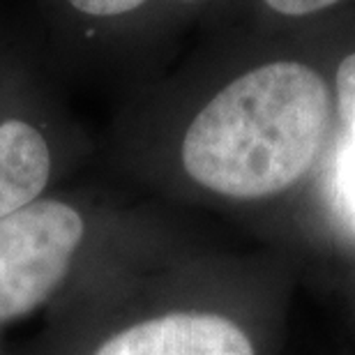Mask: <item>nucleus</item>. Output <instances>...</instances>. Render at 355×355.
I'll use <instances>...</instances> for the list:
<instances>
[{"label": "nucleus", "instance_id": "obj_7", "mask_svg": "<svg viewBox=\"0 0 355 355\" xmlns=\"http://www.w3.org/2000/svg\"><path fill=\"white\" fill-rule=\"evenodd\" d=\"M335 118L342 134H355V17L339 28L332 58Z\"/></svg>", "mask_w": 355, "mask_h": 355}, {"label": "nucleus", "instance_id": "obj_4", "mask_svg": "<svg viewBox=\"0 0 355 355\" xmlns=\"http://www.w3.org/2000/svg\"><path fill=\"white\" fill-rule=\"evenodd\" d=\"M88 233L79 203L44 194L0 219V325L28 316L67 279Z\"/></svg>", "mask_w": 355, "mask_h": 355}, {"label": "nucleus", "instance_id": "obj_6", "mask_svg": "<svg viewBox=\"0 0 355 355\" xmlns=\"http://www.w3.org/2000/svg\"><path fill=\"white\" fill-rule=\"evenodd\" d=\"M355 17V0H222L196 37L212 33L311 35Z\"/></svg>", "mask_w": 355, "mask_h": 355}, {"label": "nucleus", "instance_id": "obj_8", "mask_svg": "<svg viewBox=\"0 0 355 355\" xmlns=\"http://www.w3.org/2000/svg\"><path fill=\"white\" fill-rule=\"evenodd\" d=\"M330 182L339 208L355 222V134H342L330 162Z\"/></svg>", "mask_w": 355, "mask_h": 355}, {"label": "nucleus", "instance_id": "obj_1", "mask_svg": "<svg viewBox=\"0 0 355 355\" xmlns=\"http://www.w3.org/2000/svg\"><path fill=\"white\" fill-rule=\"evenodd\" d=\"M344 24L311 35L196 37L198 51L166 86L184 97L166 148L175 173L236 203L268 201L302 182L337 130L332 58Z\"/></svg>", "mask_w": 355, "mask_h": 355}, {"label": "nucleus", "instance_id": "obj_3", "mask_svg": "<svg viewBox=\"0 0 355 355\" xmlns=\"http://www.w3.org/2000/svg\"><path fill=\"white\" fill-rule=\"evenodd\" d=\"M65 141L35 60L0 44V219L46 194L65 159Z\"/></svg>", "mask_w": 355, "mask_h": 355}, {"label": "nucleus", "instance_id": "obj_2", "mask_svg": "<svg viewBox=\"0 0 355 355\" xmlns=\"http://www.w3.org/2000/svg\"><path fill=\"white\" fill-rule=\"evenodd\" d=\"M222 0H35L46 40L83 62L146 67L198 35Z\"/></svg>", "mask_w": 355, "mask_h": 355}, {"label": "nucleus", "instance_id": "obj_5", "mask_svg": "<svg viewBox=\"0 0 355 355\" xmlns=\"http://www.w3.org/2000/svg\"><path fill=\"white\" fill-rule=\"evenodd\" d=\"M92 355H257L238 323L212 311H171L132 323Z\"/></svg>", "mask_w": 355, "mask_h": 355}]
</instances>
